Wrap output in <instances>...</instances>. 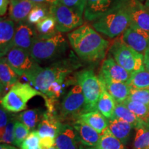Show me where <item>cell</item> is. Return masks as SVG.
I'll return each mask as SVG.
<instances>
[{"instance_id":"83f0119b","label":"cell","mask_w":149,"mask_h":149,"mask_svg":"<svg viewBox=\"0 0 149 149\" xmlns=\"http://www.w3.org/2000/svg\"><path fill=\"white\" fill-rule=\"evenodd\" d=\"M113 117L129 123L135 128L145 123L123 104H116Z\"/></svg>"},{"instance_id":"f907efd6","label":"cell","mask_w":149,"mask_h":149,"mask_svg":"<svg viewBox=\"0 0 149 149\" xmlns=\"http://www.w3.org/2000/svg\"><path fill=\"white\" fill-rule=\"evenodd\" d=\"M148 149H149V146H148Z\"/></svg>"},{"instance_id":"ee69618b","label":"cell","mask_w":149,"mask_h":149,"mask_svg":"<svg viewBox=\"0 0 149 149\" xmlns=\"http://www.w3.org/2000/svg\"><path fill=\"white\" fill-rule=\"evenodd\" d=\"M0 149H18L15 148V147L10 146L9 144H1L0 146Z\"/></svg>"},{"instance_id":"5b68a950","label":"cell","mask_w":149,"mask_h":149,"mask_svg":"<svg viewBox=\"0 0 149 149\" xmlns=\"http://www.w3.org/2000/svg\"><path fill=\"white\" fill-rule=\"evenodd\" d=\"M109 51L117 64L131 73L144 68V55L128 46L122 38L113 42Z\"/></svg>"},{"instance_id":"6da1fadb","label":"cell","mask_w":149,"mask_h":149,"mask_svg":"<svg viewBox=\"0 0 149 149\" xmlns=\"http://www.w3.org/2000/svg\"><path fill=\"white\" fill-rule=\"evenodd\" d=\"M70 44L80 59L93 62L105 57L109 42L88 24L81 25L67 35Z\"/></svg>"},{"instance_id":"277c9868","label":"cell","mask_w":149,"mask_h":149,"mask_svg":"<svg viewBox=\"0 0 149 149\" xmlns=\"http://www.w3.org/2000/svg\"><path fill=\"white\" fill-rule=\"evenodd\" d=\"M35 96L47 97L42 92L26 83L17 82L1 98V105L8 112L19 113L27 108V104Z\"/></svg>"},{"instance_id":"ac0fdd59","label":"cell","mask_w":149,"mask_h":149,"mask_svg":"<svg viewBox=\"0 0 149 149\" xmlns=\"http://www.w3.org/2000/svg\"><path fill=\"white\" fill-rule=\"evenodd\" d=\"M61 124L62 123L60 122L58 117L56 116L55 113L46 111L37 126V131L40 137H51L56 138Z\"/></svg>"},{"instance_id":"4316f807","label":"cell","mask_w":149,"mask_h":149,"mask_svg":"<svg viewBox=\"0 0 149 149\" xmlns=\"http://www.w3.org/2000/svg\"><path fill=\"white\" fill-rule=\"evenodd\" d=\"M86 149H126V148L122 141L115 137L107 128L101 134L97 144L93 147H86Z\"/></svg>"},{"instance_id":"d590c367","label":"cell","mask_w":149,"mask_h":149,"mask_svg":"<svg viewBox=\"0 0 149 149\" xmlns=\"http://www.w3.org/2000/svg\"><path fill=\"white\" fill-rule=\"evenodd\" d=\"M128 100L149 105V90L130 88V95Z\"/></svg>"},{"instance_id":"7c38bea8","label":"cell","mask_w":149,"mask_h":149,"mask_svg":"<svg viewBox=\"0 0 149 149\" xmlns=\"http://www.w3.org/2000/svg\"><path fill=\"white\" fill-rule=\"evenodd\" d=\"M127 8L130 16L129 27L149 33V10L139 0H129Z\"/></svg>"},{"instance_id":"ba28073f","label":"cell","mask_w":149,"mask_h":149,"mask_svg":"<svg viewBox=\"0 0 149 149\" xmlns=\"http://www.w3.org/2000/svg\"><path fill=\"white\" fill-rule=\"evenodd\" d=\"M50 13L55 18L57 29L60 33H70L84 24L83 15L58 0L50 6Z\"/></svg>"},{"instance_id":"2e32d148","label":"cell","mask_w":149,"mask_h":149,"mask_svg":"<svg viewBox=\"0 0 149 149\" xmlns=\"http://www.w3.org/2000/svg\"><path fill=\"white\" fill-rule=\"evenodd\" d=\"M121 38L128 46L142 55L149 48V33L142 30L128 27Z\"/></svg>"},{"instance_id":"bcb514c9","label":"cell","mask_w":149,"mask_h":149,"mask_svg":"<svg viewBox=\"0 0 149 149\" xmlns=\"http://www.w3.org/2000/svg\"><path fill=\"white\" fill-rule=\"evenodd\" d=\"M145 125L146 126V127L149 128V117L148 118V120H146V122H145Z\"/></svg>"},{"instance_id":"ffe728a7","label":"cell","mask_w":149,"mask_h":149,"mask_svg":"<svg viewBox=\"0 0 149 149\" xmlns=\"http://www.w3.org/2000/svg\"><path fill=\"white\" fill-rule=\"evenodd\" d=\"M79 135L82 144L86 147L95 146L100 141L101 134L82 121L77 120L72 125Z\"/></svg>"},{"instance_id":"8fae6325","label":"cell","mask_w":149,"mask_h":149,"mask_svg":"<svg viewBox=\"0 0 149 149\" xmlns=\"http://www.w3.org/2000/svg\"><path fill=\"white\" fill-rule=\"evenodd\" d=\"M5 57L8 64L19 77L25 76L39 65L29 51L21 48H12Z\"/></svg>"},{"instance_id":"1f68e13d","label":"cell","mask_w":149,"mask_h":149,"mask_svg":"<svg viewBox=\"0 0 149 149\" xmlns=\"http://www.w3.org/2000/svg\"><path fill=\"white\" fill-rule=\"evenodd\" d=\"M136 134L133 143V149H148L149 146V128L145 123L135 128Z\"/></svg>"},{"instance_id":"9c48e42d","label":"cell","mask_w":149,"mask_h":149,"mask_svg":"<svg viewBox=\"0 0 149 149\" xmlns=\"http://www.w3.org/2000/svg\"><path fill=\"white\" fill-rule=\"evenodd\" d=\"M86 113V99L82 89L76 84L69 91L60 106L61 119H75Z\"/></svg>"},{"instance_id":"8992f818","label":"cell","mask_w":149,"mask_h":149,"mask_svg":"<svg viewBox=\"0 0 149 149\" xmlns=\"http://www.w3.org/2000/svg\"><path fill=\"white\" fill-rule=\"evenodd\" d=\"M66 42L61 33L58 32L50 38H37L30 50L33 59L37 63L51 60L64 52Z\"/></svg>"},{"instance_id":"f546056e","label":"cell","mask_w":149,"mask_h":149,"mask_svg":"<svg viewBox=\"0 0 149 149\" xmlns=\"http://www.w3.org/2000/svg\"><path fill=\"white\" fill-rule=\"evenodd\" d=\"M127 84L131 88L149 90V72L143 68L133 72Z\"/></svg>"},{"instance_id":"ab89813d","label":"cell","mask_w":149,"mask_h":149,"mask_svg":"<svg viewBox=\"0 0 149 149\" xmlns=\"http://www.w3.org/2000/svg\"><path fill=\"white\" fill-rule=\"evenodd\" d=\"M55 146V138L51 137H40V148L41 149H48Z\"/></svg>"},{"instance_id":"4fadbf2b","label":"cell","mask_w":149,"mask_h":149,"mask_svg":"<svg viewBox=\"0 0 149 149\" xmlns=\"http://www.w3.org/2000/svg\"><path fill=\"white\" fill-rule=\"evenodd\" d=\"M37 39V33L35 26L31 25L26 22L18 23L16 26L11 48H21L30 51Z\"/></svg>"},{"instance_id":"4dcf8cb0","label":"cell","mask_w":149,"mask_h":149,"mask_svg":"<svg viewBox=\"0 0 149 149\" xmlns=\"http://www.w3.org/2000/svg\"><path fill=\"white\" fill-rule=\"evenodd\" d=\"M50 6L47 4H35L26 20L28 24L35 26L51 14Z\"/></svg>"},{"instance_id":"5bb4252c","label":"cell","mask_w":149,"mask_h":149,"mask_svg":"<svg viewBox=\"0 0 149 149\" xmlns=\"http://www.w3.org/2000/svg\"><path fill=\"white\" fill-rule=\"evenodd\" d=\"M131 72L121 66L112 57L104 61L98 77L103 80L127 83L131 77Z\"/></svg>"},{"instance_id":"7402d4cb","label":"cell","mask_w":149,"mask_h":149,"mask_svg":"<svg viewBox=\"0 0 149 149\" xmlns=\"http://www.w3.org/2000/svg\"><path fill=\"white\" fill-rule=\"evenodd\" d=\"M77 120L82 121L91 126L100 134L103 133L109 128V120L97 110L83 113Z\"/></svg>"},{"instance_id":"52a82bcc","label":"cell","mask_w":149,"mask_h":149,"mask_svg":"<svg viewBox=\"0 0 149 149\" xmlns=\"http://www.w3.org/2000/svg\"><path fill=\"white\" fill-rule=\"evenodd\" d=\"M77 84L82 89L86 99V113L96 111L102 93L100 79L92 69H84L76 74Z\"/></svg>"},{"instance_id":"8d00e7d4","label":"cell","mask_w":149,"mask_h":149,"mask_svg":"<svg viewBox=\"0 0 149 149\" xmlns=\"http://www.w3.org/2000/svg\"><path fill=\"white\" fill-rule=\"evenodd\" d=\"M40 137L36 130H32L23 141L20 149H37L40 148Z\"/></svg>"},{"instance_id":"484cf974","label":"cell","mask_w":149,"mask_h":149,"mask_svg":"<svg viewBox=\"0 0 149 149\" xmlns=\"http://www.w3.org/2000/svg\"><path fill=\"white\" fill-rule=\"evenodd\" d=\"M35 26L37 33V38H50L59 32L57 29L55 18L51 14L37 24Z\"/></svg>"},{"instance_id":"44dd1931","label":"cell","mask_w":149,"mask_h":149,"mask_svg":"<svg viewBox=\"0 0 149 149\" xmlns=\"http://www.w3.org/2000/svg\"><path fill=\"white\" fill-rule=\"evenodd\" d=\"M99 79L104 84L107 91L114 99L117 104H123L128 100L130 95V87L127 83L103 80L100 78Z\"/></svg>"},{"instance_id":"60d3db41","label":"cell","mask_w":149,"mask_h":149,"mask_svg":"<svg viewBox=\"0 0 149 149\" xmlns=\"http://www.w3.org/2000/svg\"><path fill=\"white\" fill-rule=\"evenodd\" d=\"M10 2V0H0V15L1 17L6 13Z\"/></svg>"},{"instance_id":"c3c4849f","label":"cell","mask_w":149,"mask_h":149,"mask_svg":"<svg viewBox=\"0 0 149 149\" xmlns=\"http://www.w3.org/2000/svg\"><path fill=\"white\" fill-rule=\"evenodd\" d=\"M139 1H145V0H139Z\"/></svg>"},{"instance_id":"7bdbcfd3","label":"cell","mask_w":149,"mask_h":149,"mask_svg":"<svg viewBox=\"0 0 149 149\" xmlns=\"http://www.w3.org/2000/svg\"><path fill=\"white\" fill-rule=\"evenodd\" d=\"M30 1H33V3H36V4L51 5L55 2H56L57 0H30Z\"/></svg>"},{"instance_id":"f1b7e54d","label":"cell","mask_w":149,"mask_h":149,"mask_svg":"<svg viewBox=\"0 0 149 149\" xmlns=\"http://www.w3.org/2000/svg\"><path fill=\"white\" fill-rule=\"evenodd\" d=\"M45 112L40 109H29L22 112L18 115L19 121L25 124L30 130L34 129L38 126Z\"/></svg>"},{"instance_id":"836d02e7","label":"cell","mask_w":149,"mask_h":149,"mask_svg":"<svg viewBox=\"0 0 149 149\" xmlns=\"http://www.w3.org/2000/svg\"><path fill=\"white\" fill-rule=\"evenodd\" d=\"M30 133L31 130L25 124H24L20 121L17 120L15 125L14 146L20 148L23 141L25 140Z\"/></svg>"},{"instance_id":"3957f363","label":"cell","mask_w":149,"mask_h":149,"mask_svg":"<svg viewBox=\"0 0 149 149\" xmlns=\"http://www.w3.org/2000/svg\"><path fill=\"white\" fill-rule=\"evenodd\" d=\"M129 26L130 16L127 4L122 8L95 20L92 24V26L98 33L111 39L122 35Z\"/></svg>"},{"instance_id":"d6a6232c","label":"cell","mask_w":149,"mask_h":149,"mask_svg":"<svg viewBox=\"0 0 149 149\" xmlns=\"http://www.w3.org/2000/svg\"><path fill=\"white\" fill-rule=\"evenodd\" d=\"M123 104L144 122H146V120H148L149 117L148 104H145L141 103V102L132 101L129 100H127L124 102Z\"/></svg>"},{"instance_id":"30bf717a","label":"cell","mask_w":149,"mask_h":149,"mask_svg":"<svg viewBox=\"0 0 149 149\" xmlns=\"http://www.w3.org/2000/svg\"><path fill=\"white\" fill-rule=\"evenodd\" d=\"M129 0H86L84 17L89 22L124 7Z\"/></svg>"},{"instance_id":"7a4b0ae2","label":"cell","mask_w":149,"mask_h":149,"mask_svg":"<svg viewBox=\"0 0 149 149\" xmlns=\"http://www.w3.org/2000/svg\"><path fill=\"white\" fill-rule=\"evenodd\" d=\"M70 71L69 66L61 64L46 68L38 65L25 77L37 90L45 95L52 84L59 79H66Z\"/></svg>"},{"instance_id":"74e56055","label":"cell","mask_w":149,"mask_h":149,"mask_svg":"<svg viewBox=\"0 0 149 149\" xmlns=\"http://www.w3.org/2000/svg\"><path fill=\"white\" fill-rule=\"evenodd\" d=\"M59 2L84 16L86 0H58Z\"/></svg>"},{"instance_id":"603a6c76","label":"cell","mask_w":149,"mask_h":149,"mask_svg":"<svg viewBox=\"0 0 149 149\" xmlns=\"http://www.w3.org/2000/svg\"><path fill=\"white\" fill-rule=\"evenodd\" d=\"M19 76L11 68L7 62L6 57H1L0 61V85L1 92L6 89H10L18 82V77Z\"/></svg>"},{"instance_id":"681fc988","label":"cell","mask_w":149,"mask_h":149,"mask_svg":"<svg viewBox=\"0 0 149 149\" xmlns=\"http://www.w3.org/2000/svg\"><path fill=\"white\" fill-rule=\"evenodd\" d=\"M37 149H41V148H37Z\"/></svg>"},{"instance_id":"d4e9b609","label":"cell","mask_w":149,"mask_h":149,"mask_svg":"<svg viewBox=\"0 0 149 149\" xmlns=\"http://www.w3.org/2000/svg\"><path fill=\"white\" fill-rule=\"evenodd\" d=\"M133 126L129 123L115 118L109 120V129L111 133L124 144H126L129 139L130 134Z\"/></svg>"},{"instance_id":"9a60e30c","label":"cell","mask_w":149,"mask_h":149,"mask_svg":"<svg viewBox=\"0 0 149 149\" xmlns=\"http://www.w3.org/2000/svg\"><path fill=\"white\" fill-rule=\"evenodd\" d=\"M55 146L58 149H86L75 129L67 124H61L55 138Z\"/></svg>"},{"instance_id":"cb8c5ba5","label":"cell","mask_w":149,"mask_h":149,"mask_svg":"<svg viewBox=\"0 0 149 149\" xmlns=\"http://www.w3.org/2000/svg\"><path fill=\"white\" fill-rule=\"evenodd\" d=\"M100 82L102 85V93L97 105V110L109 120L113 118L117 103L107 91L104 84L101 81Z\"/></svg>"},{"instance_id":"7dc6e473","label":"cell","mask_w":149,"mask_h":149,"mask_svg":"<svg viewBox=\"0 0 149 149\" xmlns=\"http://www.w3.org/2000/svg\"><path fill=\"white\" fill-rule=\"evenodd\" d=\"M48 149H58L57 148V147H56L55 146H53V147H52V148H48Z\"/></svg>"},{"instance_id":"e0dca14e","label":"cell","mask_w":149,"mask_h":149,"mask_svg":"<svg viewBox=\"0 0 149 149\" xmlns=\"http://www.w3.org/2000/svg\"><path fill=\"white\" fill-rule=\"evenodd\" d=\"M15 22L10 18L1 17L0 19V55L5 57L11 49V44L15 33Z\"/></svg>"},{"instance_id":"b9f144b4","label":"cell","mask_w":149,"mask_h":149,"mask_svg":"<svg viewBox=\"0 0 149 149\" xmlns=\"http://www.w3.org/2000/svg\"><path fill=\"white\" fill-rule=\"evenodd\" d=\"M144 67L149 72V48L144 54Z\"/></svg>"},{"instance_id":"f6af8a7d","label":"cell","mask_w":149,"mask_h":149,"mask_svg":"<svg viewBox=\"0 0 149 149\" xmlns=\"http://www.w3.org/2000/svg\"><path fill=\"white\" fill-rule=\"evenodd\" d=\"M144 6L149 10V0H145L144 1Z\"/></svg>"},{"instance_id":"e575fe53","label":"cell","mask_w":149,"mask_h":149,"mask_svg":"<svg viewBox=\"0 0 149 149\" xmlns=\"http://www.w3.org/2000/svg\"><path fill=\"white\" fill-rule=\"evenodd\" d=\"M15 117H10L4 132L1 135V143L9 145L14 144V131L16 122Z\"/></svg>"},{"instance_id":"f35d334b","label":"cell","mask_w":149,"mask_h":149,"mask_svg":"<svg viewBox=\"0 0 149 149\" xmlns=\"http://www.w3.org/2000/svg\"><path fill=\"white\" fill-rule=\"evenodd\" d=\"M9 120H10V117H8L7 111L3 109L2 107H1V109H0V131H1V135L4 132Z\"/></svg>"},{"instance_id":"d6986e66","label":"cell","mask_w":149,"mask_h":149,"mask_svg":"<svg viewBox=\"0 0 149 149\" xmlns=\"http://www.w3.org/2000/svg\"><path fill=\"white\" fill-rule=\"evenodd\" d=\"M35 4L30 0H10L8 8L9 18L17 24L26 22Z\"/></svg>"}]
</instances>
